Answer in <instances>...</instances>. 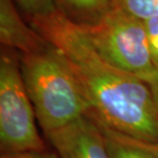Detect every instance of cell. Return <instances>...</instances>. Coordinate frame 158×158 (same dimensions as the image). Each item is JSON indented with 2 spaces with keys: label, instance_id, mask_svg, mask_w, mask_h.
<instances>
[{
  "label": "cell",
  "instance_id": "obj_1",
  "mask_svg": "<svg viewBox=\"0 0 158 158\" xmlns=\"http://www.w3.org/2000/svg\"><path fill=\"white\" fill-rule=\"evenodd\" d=\"M31 26L59 52L83 89L94 118L139 140L158 144V112L148 84L101 56L82 24L60 8Z\"/></svg>",
  "mask_w": 158,
  "mask_h": 158
},
{
  "label": "cell",
  "instance_id": "obj_2",
  "mask_svg": "<svg viewBox=\"0 0 158 158\" xmlns=\"http://www.w3.org/2000/svg\"><path fill=\"white\" fill-rule=\"evenodd\" d=\"M19 58L25 86L45 135L93 111L70 67L49 43L38 52L19 55Z\"/></svg>",
  "mask_w": 158,
  "mask_h": 158
},
{
  "label": "cell",
  "instance_id": "obj_3",
  "mask_svg": "<svg viewBox=\"0 0 158 158\" xmlns=\"http://www.w3.org/2000/svg\"><path fill=\"white\" fill-rule=\"evenodd\" d=\"M83 26L98 53L109 64L144 81L155 71L144 22L113 6Z\"/></svg>",
  "mask_w": 158,
  "mask_h": 158
},
{
  "label": "cell",
  "instance_id": "obj_4",
  "mask_svg": "<svg viewBox=\"0 0 158 158\" xmlns=\"http://www.w3.org/2000/svg\"><path fill=\"white\" fill-rule=\"evenodd\" d=\"M36 114L25 86L17 52L2 49L0 58V145L4 154L44 151Z\"/></svg>",
  "mask_w": 158,
  "mask_h": 158
},
{
  "label": "cell",
  "instance_id": "obj_5",
  "mask_svg": "<svg viewBox=\"0 0 158 158\" xmlns=\"http://www.w3.org/2000/svg\"><path fill=\"white\" fill-rule=\"evenodd\" d=\"M45 135L60 158H110L101 126L90 113Z\"/></svg>",
  "mask_w": 158,
  "mask_h": 158
},
{
  "label": "cell",
  "instance_id": "obj_6",
  "mask_svg": "<svg viewBox=\"0 0 158 158\" xmlns=\"http://www.w3.org/2000/svg\"><path fill=\"white\" fill-rule=\"evenodd\" d=\"M0 41L5 48L31 53L44 48L48 42L21 18L12 0H0Z\"/></svg>",
  "mask_w": 158,
  "mask_h": 158
},
{
  "label": "cell",
  "instance_id": "obj_7",
  "mask_svg": "<svg viewBox=\"0 0 158 158\" xmlns=\"http://www.w3.org/2000/svg\"><path fill=\"white\" fill-rule=\"evenodd\" d=\"M97 121L103 131L110 158H158V144L139 140L108 127L98 119Z\"/></svg>",
  "mask_w": 158,
  "mask_h": 158
},
{
  "label": "cell",
  "instance_id": "obj_8",
  "mask_svg": "<svg viewBox=\"0 0 158 158\" xmlns=\"http://www.w3.org/2000/svg\"><path fill=\"white\" fill-rule=\"evenodd\" d=\"M68 10L82 18L83 25L98 21L102 15L111 9L115 0H60Z\"/></svg>",
  "mask_w": 158,
  "mask_h": 158
},
{
  "label": "cell",
  "instance_id": "obj_9",
  "mask_svg": "<svg viewBox=\"0 0 158 158\" xmlns=\"http://www.w3.org/2000/svg\"><path fill=\"white\" fill-rule=\"evenodd\" d=\"M114 6L142 22L158 17V0H115Z\"/></svg>",
  "mask_w": 158,
  "mask_h": 158
},
{
  "label": "cell",
  "instance_id": "obj_10",
  "mask_svg": "<svg viewBox=\"0 0 158 158\" xmlns=\"http://www.w3.org/2000/svg\"><path fill=\"white\" fill-rule=\"evenodd\" d=\"M30 21L46 18L59 10L58 0H17Z\"/></svg>",
  "mask_w": 158,
  "mask_h": 158
},
{
  "label": "cell",
  "instance_id": "obj_11",
  "mask_svg": "<svg viewBox=\"0 0 158 158\" xmlns=\"http://www.w3.org/2000/svg\"><path fill=\"white\" fill-rule=\"evenodd\" d=\"M146 28L148 43H149L151 56L155 67L158 68V17L144 22Z\"/></svg>",
  "mask_w": 158,
  "mask_h": 158
},
{
  "label": "cell",
  "instance_id": "obj_12",
  "mask_svg": "<svg viewBox=\"0 0 158 158\" xmlns=\"http://www.w3.org/2000/svg\"><path fill=\"white\" fill-rule=\"evenodd\" d=\"M1 158H60L55 152L49 151H31V152H23L15 154H3Z\"/></svg>",
  "mask_w": 158,
  "mask_h": 158
},
{
  "label": "cell",
  "instance_id": "obj_13",
  "mask_svg": "<svg viewBox=\"0 0 158 158\" xmlns=\"http://www.w3.org/2000/svg\"><path fill=\"white\" fill-rule=\"evenodd\" d=\"M145 82L148 84V86L150 88L154 100V104H155L156 110L158 112V68L155 69V71L145 80Z\"/></svg>",
  "mask_w": 158,
  "mask_h": 158
}]
</instances>
